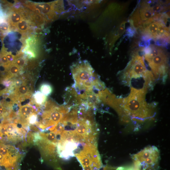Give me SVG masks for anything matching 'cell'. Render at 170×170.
<instances>
[{
	"label": "cell",
	"mask_w": 170,
	"mask_h": 170,
	"mask_svg": "<svg viewBox=\"0 0 170 170\" xmlns=\"http://www.w3.org/2000/svg\"><path fill=\"white\" fill-rule=\"evenodd\" d=\"M146 91V87L140 89L131 88L130 94L123 99L120 106L123 113L122 121L129 122L131 117L133 120L141 122L153 116V107L148 105L145 100Z\"/></svg>",
	"instance_id": "1"
},
{
	"label": "cell",
	"mask_w": 170,
	"mask_h": 170,
	"mask_svg": "<svg viewBox=\"0 0 170 170\" xmlns=\"http://www.w3.org/2000/svg\"><path fill=\"white\" fill-rule=\"evenodd\" d=\"M71 69L74 81L73 88L78 94L82 91H93L95 81L97 77L87 60L75 63L71 66Z\"/></svg>",
	"instance_id": "2"
},
{
	"label": "cell",
	"mask_w": 170,
	"mask_h": 170,
	"mask_svg": "<svg viewBox=\"0 0 170 170\" xmlns=\"http://www.w3.org/2000/svg\"><path fill=\"white\" fill-rule=\"evenodd\" d=\"M159 152L154 146H148L134 155L133 160L137 162L141 170H157L159 168Z\"/></svg>",
	"instance_id": "3"
},
{
	"label": "cell",
	"mask_w": 170,
	"mask_h": 170,
	"mask_svg": "<svg viewBox=\"0 0 170 170\" xmlns=\"http://www.w3.org/2000/svg\"><path fill=\"white\" fill-rule=\"evenodd\" d=\"M63 2L60 1L48 3H36L28 2L26 6L42 15L47 22L55 19L64 11Z\"/></svg>",
	"instance_id": "4"
},
{
	"label": "cell",
	"mask_w": 170,
	"mask_h": 170,
	"mask_svg": "<svg viewBox=\"0 0 170 170\" xmlns=\"http://www.w3.org/2000/svg\"><path fill=\"white\" fill-rule=\"evenodd\" d=\"M136 54H133L132 59L126 68L124 75L128 82L130 79L141 76L144 78L148 71L145 66L144 58Z\"/></svg>",
	"instance_id": "5"
},
{
	"label": "cell",
	"mask_w": 170,
	"mask_h": 170,
	"mask_svg": "<svg viewBox=\"0 0 170 170\" xmlns=\"http://www.w3.org/2000/svg\"><path fill=\"white\" fill-rule=\"evenodd\" d=\"M7 20L9 23L10 30L11 28H16L17 23L23 18H26L23 9L12 8L7 15Z\"/></svg>",
	"instance_id": "6"
},
{
	"label": "cell",
	"mask_w": 170,
	"mask_h": 170,
	"mask_svg": "<svg viewBox=\"0 0 170 170\" xmlns=\"http://www.w3.org/2000/svg\"><path fill=\"white\" fill-rule=\"evenodd\" d=\"M38 40L33 37L26 40L24 52L28 59H32L37 57L38 50Z\"/></svg>",
	"instance_id": "7"
},
{
	"label": "cell",
	"mask_w": 170,
	"mask_h": 170,
	"mask_svg": "<svg viewBox=\"0 0 170 170\" xmlns=\"http://www.w3.org/2000/svg\"><path fill=\"white\" fill-rule=\"evenodd\" d=\"M141 6L140 11V20L142 24V21H146L152 17L155 14L152 11L147 3H143L142 4Z\"/></svg>",
	"instance_id": "8"
},
{
	"label": "cell",
	"mask_w": 170,
	"mask_h": 170,
	"mask_svg": "<svg viewBox=\"0 0 170 170\" xmlns=\"http://www.w3.org/2000/svg\"><path fill=\"white\" fill-rule=\"evenodd\" d=\"M28 15L32 23L37 26H41L47 22L44 17L38 13L31 12L28 13Z\"/></svg>",
	"instance_id": "9"
},
{
	"label": "cell",
	"mask_w": 170,
	"mask_h": 170,
	"mask_svg": "<svg viewBox=\"0 0 170 170\" xmlns=\"http://www.w3.org/2000/svg\"><path fill=\"white\" fill-rule=\"evenodd\" d=\"M33 24L29 19L24 18L18 22L16 25V29L22 34L26 33L29 31L30 25Z\"/></svg>",
	"instance_id": "10"
},
{
	"label": "cell",
	"mask_w": 170,
	"mask_h": 170,
	"mask_svg": "<svg viewBox=\"0 0 170 170\" xmlns=\"http://www.w3.org/2000/svg\"><path fill=\"white\" fill-rule=\"evenodd\" d=\"M18 111L19 116L23 119H27L33 113L37 112L29 104L21 106Z\"/></svg>",
	"instance_id": "11"
},
{
	"label": "cell",
	"mask_w": 170,
	"mask_h": 170,
	"mask_svg": "<svg viewBox=\"0 0 170 170\" xmlns=\"http://www.w3.org/2000/svg\"><path fill=\"white\" fill-rule=\"evenodd\" d=\"M32 97L35 103L39 106L44 105L47 100V96L38 91L35 92Z\"/></svg>",
	"instance_id": "12"
},
{
	"label": "cell",
	"mask_w": 170,
	"mask_h": 170,
	"mask_svg": "<svg viewBox=\"0 0 170 170\" xmlns=\"http://www.w3.org/2000/svg\"><path fill=\"white\" fill-rule=\"evenodd\" d=\"M40 91L46 96L51 94L53 91V88L52 86L47 83H42L39 87Z\"/></svg>",
	"instance_id": "13"
},
{
	"label": "cell",
	"mask_w": 170,
	"mask_h": 170,
	"mask_svg": "<svg viewBox=\"0 0 170 170\" xmlns=\"http://www.w3.org/2000/svg\"><path fill=\"white\" fill-rule=\"evenodd\" d=\"M169 37H161L155 40V44L159 46H162L169 49Z\"/></svg>",
	"instance_id": "14"
},
{
	"label": "cell",
	"mask_w": 170,
	"mask_h": 170,
	"mask_svg": "<svg viewBox=\"0 0 170 170\" xmlns=\"http://www.w3.org/2000/svg\"><path fill=\"white\" fill-rule=\"evenodd\" d=\"M133 163L127 166L120 167L117 168L116 170H141L140 165L134 161Z\"/></svg>",
	"instance_id": "15"
},
{
	"label": "cell",
	"mask_w": 170,
	"mask_h": 170,
	"mask_svg": "<svg viewBox=\"0 0 170 170\" xmlns=\"http://www.w3.org/2000/svg\"><path fill=\"white\" fill-rule=\"evenodd\" d=\"M13 63L22 69L26 63V58L22 55L16 58Z\"/></svg>",
	"instance_id": "16"
},
{
	"label": "cell",
	"mask_w": 170,
	"mask_h": 170,
	"mask_svg": "<svg viewBox=\"0 0 170 170\" xmlns=\"http://www.w3.org/2000/svg\"><path fill=\"white\" fill-rule=\"evenodd\" d=\"M136 29L130 25L126 28L125 33L123 38H124L126 37L128 38H132L136 34Z\"/></svg>",
	"instance_id": "17"
},
{
	"label": "cell",
	"mask_w": 170,
	"mask_h": 170,
	"mask_svg": "<svg viewBox=\"0 0 170 170\" xmlns=\"http://www.w3.org/2000/svg\"><path fill=\"white\" fill-rule=\"evenodd\" d=\"M55 135L54 133H50L47 134V138L48 140L51 141H54Z\"/></svg>",
	"instance_id": "18"
},
{
	"label": "cell",
	"mask_w": 170,
	"mask_h": 170,
	"mask_svg": "<svg viewBox=\"0 0 170 170\" xmlns=\"http://www.w3.org/2000/svg\"><path fill=\"white\" fill-rule=\"evenodd\" d=\"M151 38H152L148 34H142L141 36L140 39L141 41H145Z\"/></svg>",
	"instance_id": "19"
},
{
	"label": "cell",
	"mask_w": 170,
	"mask_h": 170,
	"mask_svg": "<svg viewBox=\"0 0 170 170\" xmlns=\"http://www.w3.org/2000/svg\"><path fill=\"white\" fill-rule=\"evenodd\" d=\"M139 46L140 47H144L145 46V41H141L139 42L138 44Z\"/></svg>",
	"instance_id": "20"
}]
</instances>
